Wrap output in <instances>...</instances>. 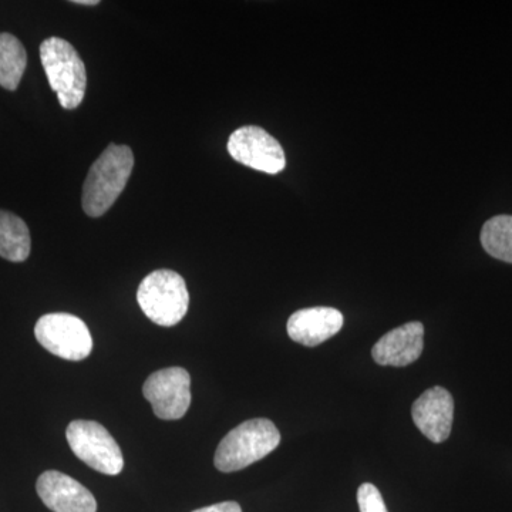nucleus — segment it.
I'll list each match as a JSON object with an SVG mask.
<instances>
[{
	"label": "nucleus",
	"mask_w": 512,
	"mask_h": 512,
	"mask_svg": "<svg viewBox=\"0 0 512 512\" xmlns=\"http://www.w3.org/2000/svg\"><path fill=\"white\" fill-rule=\"evenodd\" d=\"M32 239L26 222L18 215L0 210V256L10 262L29 258Z\"/></svg>",
	"instance_id": "nucleus-13"
},
{
	"label": "nucleus",
	"mask_w": 512,
	"mask_h": 512,
	"mask_svg": "<svg viewBox=\"0 0 512 512\" xmlns=\"http://www.w3.org/2000/svg\"><path fill=\"white\" fill-rule=\"evenodd\" d=\"M66 437L74 456L93 470L106 476H117L123 470L121 448L100 423L74 420L67 427Z\"/></svg>",
	"instance_id": "nucleus-5"
},
{
	"label": "nucleus",
	"mask_w": 512,
	"mask_h": 512,
	"mask_svg": "<svg viewBox=\"0 0 512 512\" xmlns=\"http://www.w3.org/2000/svg\"><path fill=\"white\" fill-rule=\"evenodd\" d=\"M412 417L417 429L433 443L450 437L454 420V399L447 389L434 386L413 403Z\"/></svg>",
	"instance_id": "nucleus-10"
},
{
	"label": "nucleus",
	"mask_w": 512,
	"mask_h": 512,
	"mask_svg": "<svg viewBox=\"0 0 512 512\" xmlns=\"http://www.w3.org/2000/svg\"><path fill=\"white\" fill-rule=\"evenodd\" d=\"M40 60L60 106L77 109L87 87L86 66L79 52L67 40L49 37L40 45Z\"/></svg>",
	"instance_id": "nucleus-3"
},
{
	"label": "nucleus",
	"mask_w": 512,
	"mask_h": 512,
	"mask_svg": "<svg viewBox=\"0 0 512 512\" xmlns=\"http://www.w3.org/2000/svg\"><path fill=\"white\" fill-rule=\"evenodd\" d=\"M73 3H76V5L96 6L99 5V0H74Z\"/></svg>",
	"instance_id": "nucleus-18"
},
{
	"label": "nucleus",
	"mask_w": 512,
	"mask_h": 512,
	"mask_svg": "<svg viewBox=\"0 0 512 512\" xmlns=\"http://www.w3.org/2000/svg\"><path fill=\"white\" fill-rule=\"evenodd\" d=\"M423 348V323L409 322L380 338L373 346L372 356L377 365L403 367L416 362Z\"/></svg>",
	"instance_id": "nucleus-12"
},
{
	"label": "nucleus",
	"mask_w": 512,
	"mask_h": 512,
	"mask_svg": "<svg viewBox=\"0 0 512 512\" xmlns=\"http://www.w3.org/2000/svg\"><path fill=\"white\" fill-rule=\"evenodd\" d=\"M357 504L360 512H389L379 488L370 483L360 485L357 490Z\"/></svg>",
	"instance_id": "nucleus-16"
},
{
	"label": "nucleus",
	"mask_w": 512,
	"mask_h": 512,
	"mask_svg": "<svg viewBox=\"0 0 512 512\" xmlns=\"http://www.w3.org/2000/svg\"><path fill=\"white\" fill-rule=\"evenodd\" d=\"M279 443H281V433L271 420L244 421L222 439L215 451V467L221 473L244 470L271 454Z\"/></svg>",
	"instance_id": "nucleus-2"
},
{
	"label": "nucleus",
	"mask_w": 512,
	"mask_h": 512,
	"mask_svg": "<svg viewBox=\"0 0 512 512\" xmlns=\"http://www.w3.org/2000/svg\"><path fill=\"white\" fill-rule=\"evenodd\" d=\"M192 512H242L241 505L235 501H225V503L210 505V507L198 508Z\"/></svg>",
	"instance_id": "nucleus-17"
},
{
	"label": "nucleus",
	"mask_w": 512,
	"mask_h": 512,
	"mask_svg": "<svg viewBox=\"0 0 512 512\" xmlns=\"http://www.w3.org/2000/svg\"><path fill=\"white\" fill-rule=\"evenodd\" d=\"M343 322L345 319L338 309L316 306L292 313L286 330L293 342L306 348H315L339 333Z\"/></svg>",
	"instance_id": "nucleus-11"
},
{
	"label": "nucleus",
	"mask_w": 512,
	"mask_h": 512,
	"mask_svg": "<svg viewBox=\"0 0 512 512\" xmlns=\"http://www.w3.org/2000/svg\"><path fill=\"white\" fill-rule=\"evenodd\" d=\"M229 156L245 167L266 174H279L285 170L286 157L279 141L266 133L264 128L245 126L229 136Z\"/></svg>",
	"instance_id": "nucleus-7"
},
{
	"label": "nucleus",
	"mask_w": 512,
	"mask_h": 512,
	"mask_svg": "<svg viewBox=\"0 0 512 512\" xmlns=\"http://www.w3.org/2000/svg\"><path fill=\"white\" fill-rule=\"evenodd\" d=\"M137 301L151 322L171 328L187 315L190 293L183 276L170 269H158L141 281Z\"/></svg>",
	"instance_id": "nucleus-4"
},
{
	"label": "nucleus",
	"mask_w": 512,
	"mask_h": 512,
	"mask_svg": "<svg viewBox=\"0 0 512 512\" xmlns=\"http://www.w3.org/2000/svg\"><path fill=\"white\" fill-rule=\"evenodd\" d=\"M133 168L134 154L131 148L111 143L92 165L84 181V212L92 218L106 214L126 188Z\"/></svg>",
	"instance_id": "nucleus-1"
},
{
	"label": "nucleus",
	"mask_w": 512,
	"mask_h": 512,
	"mask_svg": "<svg viewBox=\"0 0 512 512\" xmlns=\"http://www.w3.org/2000/svg\"><path fill=\"white\" fill-rule=\"evenodd\" d=\"M480 239L488 255L512 264V215H497L485 222Z\"/></svg>",
	"instance_id": "nucleus-15"
},
{
	"label": "nucleus",
	"mask_w": 512,
	"mask_h": 512,
	"mask_svg": "<svg viewBox=\"0 0 512 512\" xmlns=\"http://www.w3.org/2000/svg\"><path fill=\"white\" fill-rule=\"evenodd\" d=\"M28 64L25 46L18 37L0 33V86L3 89H18Z\"/></svg>",
	"instance_id": "nucleus-14"
},
{
	"label": "nucleus",
	"mask_w": 512,
	"mask_h": 512,
	"mask_svg": "<svg viewBox=\"0 0 512 512\" xmlns=\"http://www.w3.org/2000/svg\"><path fill=\"white\" fill-rule=\"evenodd\" d=\"M37 342L57 357L80 362L93 350L92 333L86 323L70 313H47L37 320Z\"/></svg>",
	"instance_id": "nucleus-6"
},
{
	"label": "nucleus",
	"mask_w": 512,
	"mask_h": 512,
	"mask_svg": "<svg viewBox=\"0 0 512 512\" xmlns=\"http://www.w3.org/2000/svg\"><path fill=\"white\" fill-rule=\"evenodd\" d=\"M143 394L158 419H183L191 404L190 373L183 367L158 370L144 383Z\"/></svg>",
	"instance_id": "nucleus-8"
},
{
	"label": "nucleus",
	"mask_w": 512,
	"mask_h": 512,
	"mask_svg": "<svg viewBox=\"0 0 512 512\" xmlns=\"http://www.w3.org/2000/svg\"><path fill=\"white\" fill-rule=\"evenodd\" d=\"M43 504L53 512H97L94 495L60 471H45L36 484Z\"/></svg>",
	"instance_id": "nucleus-9"
}]
</instances>
